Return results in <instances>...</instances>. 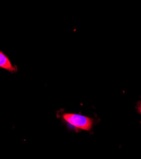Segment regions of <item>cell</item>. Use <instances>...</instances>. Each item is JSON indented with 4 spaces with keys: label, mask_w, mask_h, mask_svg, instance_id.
Listing matches in <instances>:
<instances>
[{
    "label": "cell",
    "mask_w": 141,
    "mask_h": 159,
    "mask_svg": "<svg viewBox=\"0 0 141 159\" xmlns=\"http://www.w3.org/2000/svg\"><path fill=\"white\" fill-rule=\"evenodd\" d=\"M0 68L11 72L16 71V68L12 64L8 57L1 50H0Z\"/></svg>",
    "instance_id": "7a4b0ae2"
},
{
    "label": "cell",
    "mask_w": 141,
    "mask_h": 159,
    "mask_svg": "<svg viewBox=\"0 0 141 159\" xmlns=\"http://www.w3.org/2000/svg\"><path fill=\"white\" fill-rule=\"evenodd\" d=\"M138 110H139V112L140 113V114L141 115V103H140L138 106Z\"/></svg>",
    "instance_id": "3957f363"
},
{
    "label": "cell",
    "mask_w": 141,
    "mask_h": 159,
    "mask_svg": "<svg viewBox=\"0 0 141 159\" xmlns=\"http://www.w3.org/2000/svg\"><path fill=\"white\" fill-rule=\"evenodd\" d=\"M63 118L72 126L82 130H88L92 127V120L90 118L75 113H65Z\"/></svg>",
    "instance_id": "6da1fadb"
}]
</instances>
